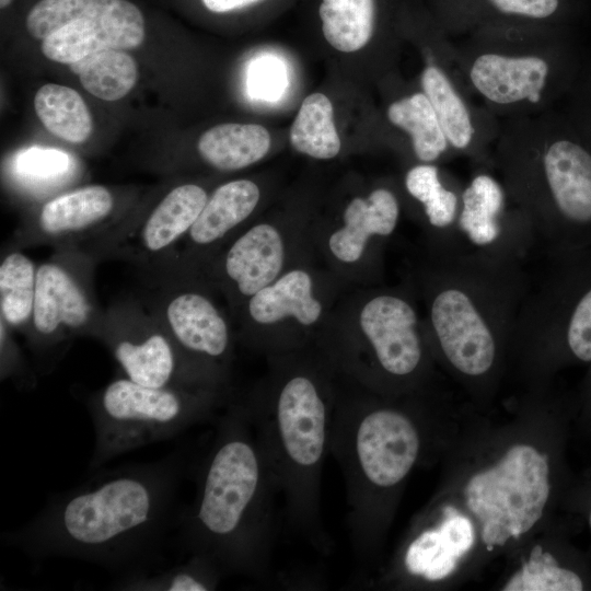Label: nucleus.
<instances>
[{
    "label": "nucleus",
    "instance_id": "2f4dec72",
    "mask_svg": "<svg viewBox=\"0 0 591 591\" xmlns=\"http://www.w3.org/2000/svg\"><path fill=\"white\" fill-rule=\"evenodd\" d=\"M421 86L448 142L456 149L467 148L474 134L471 116L445 74L429 66L422 71Z\"/></svg>",
    "mask_w": 591,
    "mask_h": 591
},
{
    "label": "nucleus",
    "instance_id": "72a5a7b5",
    "mask_svg": "<svg viewBox=\"0 0 591 591\" xmlns=\"http://www.w3.org/2000/svg\"><path fill=\"white\" fill-rule=\"evenodd\" d=\"M94 0H36L25 15L27 33L44 40L78 20Z\"/></svg>",
    "mask_w": 591,
    "mask_h": 591
},
{
    "label": "nucleus",
    "instance_id": "a211bd4d",
    "mask_svg": "<svg viewBox=\"0 0 591 591\" xmlns=\"http://www.w3.org/2000/svg\"><path fill=\"white\" fill-rule=\"evenodd\" d=\"M115 210V198L103 185L61 194L47 200L14 232L10 248L79 246L114 225L119 220L114 218Z\"/></svg>",
    "mask_w": 591,
    "mask_h": 591
},
{
    "label": "nucleus",
    "instance_id": "79ce46f5",
    "mask_svg": "<svg viewBox=\"0 0 591 591\" xmlns=\"http://www.w3.org/2000/svg\"><path fill=\"white\" fill-rule=\"evenodd\" d=\"M588 524L591 529V506L589 507V510H588Z\"/></svg>",
    "mask_w": 591,
    "mask_h": 591
},
{
    "label": "nucleus",
    "instance_id": "ddd939ff",
    "mask_svg": "<svg viewBox=\"0 0 591 591\" xmlns=\"http://www.w3.org/2000/svg\"><path fill=\"white\" fill-rule=\"evenodd\" d=\"M124 375L146 386L209 391L231 395V386L190 360L139 297L104 310L97 336Z\"/></svg>",
    "mask_w": 591,
    "mask_h": 591
},
{
    "label": "nucleus",
    "instance_id": "1a4fd4ad",
    "mask_svg": "<svg viewBox=\"0 0 591 591\" xmlns=\"http://www.w3.org/2000/svg\"><path fill=\"white\" fill-rule=\"evenodd\" d=\"M347 290L317 257L304 260L245 301L236 340L266 358L315 346Z\"/></svg>",
    "mask_w": 591,
    "mask_h": 591
},
{
    "label": "nucleus",
    "instance_id": "473e14b6",
    "mask_svg": "<svg viewBox=\"0 0 591 591\" xmlns=\"http://www.w3.org/2000/svg\"><path fill=\"white\" fill-rule=\"evenodd\" d=\"M587 588L586 579L570 567L561 566L558 559L536 545L522 568L509 580L505 591H581Z\"/></svg>",
    "mask_w": 591,
    "mask_h": 591
},
{
    "label": "nucleus",
    "instance_id": "5701e85b",
    "mask_svg": "<svg viewBox=\"0 0 591 591\" xmlns=\"http://www.w3.org/2000/svg\"><path fill=\"white\" fill-rule=\"evenodd\" d=\"M197 149L205 163L221 172L245 169L270 149L267 129L257 124H221L201 135Z\"/></svg>",
    "mask_w": 591,
    "mask_h": 591
},
{
    "label": "nucleus",
    "instance_id": "0eeeda50",
    "mask_svg": "<svg viewBox=\"0 0 591 591\" xmlns=\"http://www.w3.org/2000/svg\"><path fill=\"white\" fill-rule=\"evenodd\" d=\"M507 179L538 252L591 246V140L580 129L558 132L534 160H512Z\"/></svg>",
    "mask_w": 591,
    "mask_h": 591
},
{
    "label": "nucleus",
    "instance_id": "4468645a",
    "mask_svg": "<svg viewBox=\"0 0 591 591\" xmlns=\"http://www.w3.org/2000/svg\"><path fill=\"white\" fill-rule=\"evenodd\" d=\"M139 296L176 346L195 363L230 386L236 334L219 296L196 279H141Z\"/></svg>",
    "mask_w": 591,
    "mask_h": 591
},
{
    "label": "nucleus",
    "instance_id": "423d86ee",
    "mask_svg": "<svg viewBox=\"0 0 591 591\" xmlns=\"http://www.w3.org/2000/svg\"><path fill=\"white\" fill-rule=\"evenodd\" d=\"M378 396L338 375L329 453L345 480L347 524L357 556L368 553L371 545L378 496L408 476L421 448L412 417L381 404Z\"/></svg>",
    "mask_w": 591,
    "mask_h": 591
},
{
    "label": "nucleus",
    "instance_id": "c756f323",
    "mask_svg": "<svg viewBox=\"0 0 591 591\" xmlns=\"http://www.w3.org/2000/svg\"><path fill=\"white\" fill-rule=\"evenodd\" d=\"M222 572L208 559L189 555L184 563L155 573L138 571L121 576L114 589L127 591H210Z\"/></svg>",
    "mask_w": 591,
    "mask_h": 591
},
{
    "label": "nucleus",
    "instance_id": "f3484780",
    "mask_svg": "<svg viewBox=\"0 0 591 591\" xmlns=\"http://www.w3.org/2000/svg\"><path fill=\"white\" fill-rule=\"evenodd\" d=\"M195 183L170 188L148 211L119 219L108 230L77 246L96 263L121 260L137 270L165 257L185 236L208 200Z\"/></svg>",
    "mask_w": 591,
    "mask_h": 591
},
{
    "label": "nucleus",
    "instance_id": "f704fd0d",
    "mask_svg": "<svg viewBox=\"0 0 591 591\" xmlns=\"http://www.w3.org/2000/svg\"><path fill=\"white\" fill-rule=\"evenodd\" d=\"M71 169V159L66 152L36 147L21 152L14 163L16 175L28 185L57 184Z\"/></svg>",
    "mask_w": 591,
    "mask_h": 591
},
{
    "label": "nucleus",
    "instance_id": "aec40b11",
    "mask_svg": "<svg viewBox=\"0 0 591 591\" xmlns=\"http://www.w3.org/2000/svg\"><path fill=\"white\" fill-rule=\"evenodd\" d=\"M146 37V16L131 0H94L74 22L42 40V53L60 63H72L105 49H132Z\"/></svg>",
    "mask_w": 591,
    "mask_h": 591
},
{
    "label": "nucleus",
    "instance_id": "dca6fc26",
    "mask_svg": "<svg viewBox=\"0 0 591 591\" xmlns=\"http://www.w3.org/2000/svg\"><path fill=\"white\" fill-rule=\"evenodd\" d=\"M399 215V202L389 188L351 198L336 221L314 223L318 262L348 289L380 283L383 252Z\"/></svg>",
    "mask_w": 591,
    "mask_h": 591
},
{
    "label": "nucleus",
    "instance_id": "58836bf2",
    "mask_svg": "<svg viewBox=\"0 0 591 591\" xmlns=\"http://www.w3.org/2000/svg\"><path fill=\"white\" fill-rule=\"evenodd\" d=\"M259 0H200L201 4L210 12L222 14L244 9Z\"/></svg>",
    "mask_w": 591,
    "mask_h": 591
},
{
    "label": "nucleus",
    "instance_id": "f8f14e48",
    "mask_svg": "<svg viewBox=\"0 0 591 591\" xmlns=\"http://www.w3.org/2000/svg\"><path fill=\"white\" fill-rule=\"evenodd\" d=\"M312 220H253L201 269L196 280L215 290L233 318L254 293L291 267L316 257Z\"/></svg>",
    "mask_w": 591,
    "mask_h": 591
},
{
    "label": "nucleus",
    "instance_id": "393cba45",
    "mask_svg": "<svg viewBox=\"0 0 591 591\" xmlns=\"http://www.w3.org/2000/svg\"><path fill=\"white\" fill-rule=\"evenodd\" d=\"M35 112L48 131L72 143L85 141L92 132V117L81 95L71 88L48 83L34 99Z\"/></svg>",
    "mask_w": 591,
    "mask_h": 591
},
{
    "label": "nucleus",
    "instance_id": "a878e982",
    "mask_svg": "<svg viewBox=\"0 0 591 591\" xmlns=\"http://www.w3.org/2000/svg\"><path fill=\"white\" fill-rule=\"evenodd\" d=\"M69 67L89 93L104 101L124 97L138 80L136 61L119 49L95 51Z\"/></svg>",
    "mask_w": 591,
    "mask_h": 591
},
{
    "label": "nucleus",
    "instance_id": "9d476101",
    "mask_svg": "<svg viewBox=\"0 0 591 591\" xmlns=\"http://www.w3.org/2000/svg\"><path fill=\"white\" fill-rule=\"evenodd\" d=\"M530 269L513 340L547 345L567 360L591 363V246L543 252Z\"/></svg>",
    "mask_w": 591,
    "mask_h": 591
},
{
    "label": "nucleus",
    "instance_id": "4be33fe9",
    "mask_svg": "<svg viewBox=\"0 0 591 591\" xmlns=\"http://www.w3.org/2000/svg\"><path fill=\"white\" fill-rule=\"evenodd\" d=\"M438 528L421 532L407 547L404 565L413 576L429 581L450 576L474 543L472 521L448 507Z\"/></svg>",
    "mask_w": 591,
    "mask_h": 591
},
{
    "label": "nucleus",
    "instance_id": "9b49d317",
    "mask_svg": "<svg viewBox=\"0 0 591 591\" xmlns=\"http://www.w3.org/2000/svg\"><path fill=\"white\" fill-rule=\"evenodd\" d=\"M97 263L77 246L54 248L37 267L32 320L25 335L36 370L47 373L78 336L97 338L104 318L94 292Z\"/></svg>",
    "mask_w": 591,
    "mask_h": 591
},
{
    "label": "nucleus",
    "instance_id": "39448f33",
    "mask_svg": "<svg viewBox=\"0 0 591 591\" xmlns=\"http://www.w3.org/2000/svg\"><path fill=\"white\" fill-rule=\"evenodd\" d=\"M316 346L339 376L381 395L419 378L431 347L407 278L347 290Z\"/></svg>",
    "mask_w": 591,
    "mask_h": 591
},
{
    "label": "nucleus",
    "instance_id": "2eb2a0df",
    "mask_svg": "<svg viewBox=\"0 0 591 591\" xmlns=\"http://www.w3.org/2000/svg\"><path fill=\"white\" fill-rule=\"evenodd\" d=\"M549 494L548 459L528 444L510 448L496 465L474 475L464 490L488 549L530 531Z\"/></svg>",
    "mask_w": 591,
    "mask_h": 591
},
{
    "label": "nucleus",
    "instance_id": "f257e3e1",
    "mask_svg": "<svg viewBox=\"0 0 591 591\" xmlns=\"http://www.w3.org/2000/svg\"><path fill=\"white\" fill-rule=\"evenodd\" d=\"M185 459L176 451L105 470L51 498L5 542L32 558L68 557L119 571H143L174 510Z\"/></svg>",
    "mask_w": 591,
    "mask_h": 591
},
{
    "label": "nucleus",
    "instance_id": "7c9ffc66",
    "mask_svg": "<svg viewBox=\"0 0 591 591\" xmlns=\"http://www.w3.org/2000/svg\"><path fill=\"white\" fill-rule=\"evenodd\" d=\"M407 193L421 204L429 227L426 236L453 231L459 210L457 195L445 188L436 165L422 163L409 169L405 175Z\"/></svg>",
    "mask_w": 591,
    "mask_h": 591
},
{
    "label": "nucleus",
    "instance_id": "7ed1b4c3",
    "mask_svg": "<svg viewBox=\"0 0 591 591\" xmlns=\"http://www.w3.org/2000/svg\"><path fill=\"white\" fill-rule=\"evenodd\" d=\"M528 259L474 248L453 234L427 237L407 279L430 346L460 374L487 375L513 339L530 281Z\"/></svg>",
    "mask_w": 591,
    "mask_h": 591
},
{
    "label": "nucleus",
    "instance_id": "c9c22d12",
    "mask_svg": "<svg viewBox=\"0 0 591 591\" xmlns=\"http://www.w3.org/2000/svg\"><path fill=\"white\" fill-rule=\"evenodd\" d=\"M0 345L1 380L10 379L22 390L34 387L36 375L24 358L20 346L14 340L13 331L2 320H0Z\"/></svg>",
    "mask_w": 591,
    "mask_h": 591
},
{
    "label": "nucleus",
    "instance_id": "b1692460",
    "mask_svg": "<svg viewBox=\"0 0 591 591\" xmlns=\"http://www.w3.org/2000/svg\"><path fill=\"white\" fill-rule=\"evenodd\" d=\"M37 267L21 250L10 248L0 264V320L27 334L36 293Z\"/></svg>",
    "mask_w": 591,
    "mask_h": 591
},
{
    "label": "nucleus",
    "instance_id": "412c9836",
    "mask_svg": "<svg viewBox=\"0 0 591 591\" xmlns=\"http://www.w3.org/2000/svg\"><path fill=\"white\" fill-rule=\"evenodd\" d=\"M549 70V63L537 56L488 53L475 59L470 78L476 90L494 103L512 104L523 100L537 103Z\"/></svg>",
    "mask_w": 591,
    "mask_h": 591
},
{
    "label": "nucleus",
    "instance_id": "6e6552de",
    "mask_svg": "<svg viewBox=\"0 0 591 591\" xmlns=\"http://www.w3.org/2000/svg\"><path fill=\"white\" fill-rule=\"evenodd\" d=\"M231 396L146 386L126 376L111 381L88 403L95 433L90 470L211 418Z\"/></svg>",
    "mask_w": 591,
    "mask_h": 591
},
{
    "label": "nucleus",
    "instance_id": "e433bc0d",
    "mask_svg": "<svg viewBox=\"0 0 591 591\" xmlns=\"http://www.w3.org/2000/svg\"><path fill=\"white\" fill-rule=\"evenodd\" d=\"M283 67L273 58H264L253 66L248 85L252 93L262 99H276L285 88Z\"/></svg>",
    "mask_w": 591,
    "mask_h": 591
},
{
    "label": "nucleus",
    "instance_id": "ea45409f",
    "mask_svg": "<svg viewBox=\"0 0 591 591\" xmlns=\"http://www.w3.org/2000/svg\"><path fill=\"white\" fill-rule=\"evenodd\" d=\"M584 126L580 128V130L591 140V106L589 108V114L587 118H584Z\"/></svg>",
    "mask_w": 591,
    "mask_h": 591
},
{
    "label": "nucleus",
    "instance_id": "c85d7f7f",
    "mask_svg": "<svg viewBox=\"0 0 591 591\" xmlns=\"http://www.w3.org/2000/svg\"><path fill=\"white\" fill-rule=\"evenodd\" d=\"M387 117L393 125L410 135L419 161L433 162L447 150L449 142L425 93H415L392 103Z\"/></svg>",
    "mask_w": 591,
    "mask_h": 591
},
{
    "label": "nucleus",
    "instance_id": "20e7f679",
    "mask_svg": "<svg viewBox=\"0 0 591 591\" xmlns=\"http://www.w3.org/2000/svg\"><path fill=\"white\" fill-rule=\"evenodd\" d=\"M271 470L242 397L228 399L204 457L196 496L181 514V544L221 572L267 575L276 536Z\"/></svg>",
    "mask_w": 591,
    "mask_h": 591
},
{
    "label": "nucleus",
    "instance_id": "37998d69",
    "mask_svg": "<svg viewBox=\"0 0 591 591\" xmlns=\"http://www.w3.org/2000/svg\"><path fill=\"white\" fill-rule=\"evenodd\" d=\"M589 390H590V396H591V372H590V375H589Z\"/></svg>",
    "mask_w": 591,
    "mask_h": 591
},
{
    "label": "nucleus",
    "instance_id": "cd10ccee",
    "mask_svg": "<svg viewBox=\"0 0 591 591\" xmlns=\"http://www.w3.org/2000/svg\"><path fill=\"white\" fill-rule=\"evenodd\" d=\"M320 18L327 43L352 53L364 47L373 34L374 0H322Z\"/></svg>",
    "mask_w": 591,
    "mask_h": 591
},
{
    "label": "nucleus",
    "instance_id": "a19ab883",
    "mask_svg": "<svg viewBox=\"0 0 591 591\" xmlns=\"http://www.w3.org/2000/svg\"><path fill=\"white\" fill-rule=\"evenodd\" d=\"M15 0H0V8L2 11L10 9Z\"/></svg>",
    "mask_w": 591,
    "mask_h": 591
},
{
    "label": "nucleus",
    "instance_id": "4c0bfd02",
    "mask_svg": "<svg viewBox=\"0 0 591 591\" xmlns=\"http://www.w3.org/2000/svg\"><path fill=\"white\" fill-rule=\"evenodd\" d=\"M503 13L546 19L559 9V0H489Z\"/></svg>",
    "mask_w": 591,
    "mask_h": 591
},
{
    "label": "nucleus",
    "instance_id": "bb28decb",
    "mask_svg": "<svg viewBox=\"0 0 591 591\" xmlns=\"http://www.w3.org/2000/svg\"><path fill=\"white\" fill-rule=\"evenodd\" d=\"M291 146L317 160H329L340 151V139L334 124L333 105L323 93L308 95L290 129Z\"/></svg>",
    "mask_w": 591,
    "mask_h": 591
},
{
    "label": "nucleus",
    "instance_id": "6ab92c4d",
    "mask_svg": "<svg viewBox=\"0 0 591 591\" xmlns=\"http://www.w3.org/2000/svg\"><path fill=\"white\" fill-rule=\"evenodd\" d=\"M506 196L488 174L476 175L463 190L453 233L471 247L528 259L536 248L523 215L505 216Z\"/></svg>",
    "mask_w": 591,
    "mask_h": 591
},
{
    "label": "nucleus",
    "instance_id": "f03ea898",
    "mask_svg": "<svg viewBox=\"0 0 591 591\" xmlns=\"http://www.w3.org/2000/svg\"><path fill=\"white\" fill-rule=\"evenodd\" d=\"M266 374L242 397L283 500L290 529L320 553L332 541L321 514V484L338 374L317 346L267 357Z\"/></svg>",
    "mask_w": 591,
    "mask_h": 591
}]
</instances>
